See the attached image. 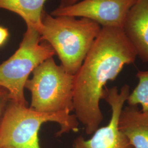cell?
I'll return each instance as SVG.
<instances>
[{
    "label": "cell",
    "mask_w": 148,
    "mask_h": 148,
    "mask_svg": "<svg viewBox=\"0 0 148 148\" xmlns=\"http://www.w3.org/2000/svg\"><path fill=\"white\" fill-rule=\"evenodd\" d=\"M137 54L122 28L101 27L79 71L75 75L74 111L86 134H93L103 119L100 101L105 87Z\"/></svg>",
    "instance_id": "cell-1"
},
{
    "label": "cell",
    "mask_w": 148,
    "mask_h": 148,
    "mask_svg": "<svg viewBox=\"0 0 148 148\" xmlns=\"http://www.w3.org/2000/svg\"><path fill=\"white\" fill-rule=\"evenodd\" d=\"M101 28L99 24L87 18L54 16L43 13L40 34L41 40L50 45L58 56L65 70L75 75Z\"/></svg>",
    "instance_id": "cell-2"
},
{
    "label": "cell",
    "mask_w": 148,
    "mask_h": 148,
    "mask_svg": "<svg viewBox=\"0 0 148 148\" xmlns=\"http://www.w3.org/2000/svg\"><path fill=\"white\" fill-rule=\"evenodd\" d=\"M47 122L60 125L58 136L78 131L79 120L69 112H37L11 100L0 127V148H41L38 132Z\"/></svg>",
    "instance_id": "cell-3"
},
{
    "label": "cell",
    "mask_w": 148,
    "mask_h": 148,
    "mask_svg": "<svg viewBox=\"0 0 148 148\" xmlns=\"http://www.w3.org/2000/svg\"><path fill=\"white\" fill-rule=\"evenodd\" d=\"M25 88L32 94L30 108L43 113L74 111L75 75L68 73L53 57L38 65Z\"/></svg>",
    "instance_id": "cell-4"
},
{
    "label": "cell",
    "mask_w": 148,
    "mask_h": 148,
    "mask_svg": "<svg viewBox=\"0 0 148 148\" xmlns=\"http://www.w3.org/2000/svg\"><path fill=\"white\" fill-rule=\"evenodd\" d=\"M41 42L39 32L27 26L18 49L0 64V87L8 91L11 101L22 106H27L24 88L29 76L38 65L56 54L50 45Z\"/></svg>",
    "instance_id": "cell-5"
},
{
    "label": "cell",
    "mask_w": 148,
    "mask_h": 148,
    "mask_svg": "<svg viewBox=\"0 0 148 148\" xmlns=\"http://www.w3.org/2000/svg\"><path fill=\"white\" fill-rule=\"evenodd\" d=\"M130 93V88L127 85L120 90L116 86L106 88L103 99L111 108L110 121L106 126L98 128L88 140L82 137L77 138L73 148H134L119 127L120 116Z\"/></svg>",
    "instance_id": "cell-6"
},
{
    "label": "cell",
    "mask_w": 148,
    "mask_h": 148,
    "mask_svg": "<svg viewBox=\"0 0 148 148\" xmlns=\"http://www.w3.org/2000/svg\"><path fill=\"white\" fill-rule=\"evenodd\" d=\"M137 1L81 0L72 5L60 6L51 15L85 18L101 27L123 28L129 11Z\"/></svg>",
    "instance_id": "cell-7"
},
{
    "label": "cell",
    "mask_w": 148,
    "mask_h": 148,
    "mask_svg": "<svg viewBox=\"0 0 148 148\" xmlns=\"http://www.w3.org/2000/svg\"><path fill=\"white\" fill-rule=\"evenodd\" d=\"M123 30L137 56L148 64V0H137L129 11Z\"/></svg>",
    "instance_id": "cell-8"
},
{
    "label": "cell",
    "mask_w": 148,
    "mask_h": 148,
    "mask_svg": "<svg viewBox=\"0 0 148 148\" xmlns=\"http://www.w3.org/2000/svg\"><path fill=\"white\" fill-rule=\"evenodd\" d=\"M119 127L133 148H148V111L139 110L138 106L123 108Z\"/></svg>",
    "instance_id": "cell-9"
},
{
    "label": "cell",
    "mask_w": 148,
    "mask_h": 148,
    "mask_svg": "<svg viewBox=\"0 0 148 148\" xmlns=\"http://www.w3.org/2000/svg\"><path fill=\"white\" fill-rule=\"evenodd\" d=\"M47 0H0V8L13 12L21 16L27 26L39 32L42 27L43 8Z\"/></svg>",
    "instance_id": "cell-10"
},
{
    "label": "cell",
    "mask_w": 148,
    "mask_h": 148,
    "mask_svg": "<svg viewBox=\"0 0 148 148\" xmlns=\"http://www.w3.org/2000/svg\"><path fill=\"white\" fill-rule=\"evenodd\" d=\"M138 84L130 93L128 106H141L142 111H148V70H139L136 74Z\"/></svg>",
    "instance_id": "cell-11"
},
{
    "label": "cell",
    "mask_w": 148,
    "mask_h": 148,
    "mask_svg": "<svg viewBox=\"0 0 148 148\" xmlns=\"http://www.w3.org/2000/svg\"><path fill=\"white\" fill-rule=\"evenodd\" d=\"M11 100L8 91L5 88L0 87V127L3 121L5 112Z\"/></svg>",
    "instance_id": "cell-12"
},
{
    "label": "cell",
    "mask_w": 148,
    "mask_h": 148,
    "mask_svg": "<svg viewBox=\"0 0 148 148\" xmlns=\"http://www.w3.org/2000/svg\"><path fill=\"white\" fill-rule=\"evenodd\" d=\"M9 35L7 29L0 27V47L2 46L7 41Z\"/></svg>",
    "instance_id": "cell-13"
},
{
    "label": "cell",
    "mask_w": 148,
    "mask_h": 148,
    "mask_svg": "<svg viewBox=\"0 0 148 148\" xmlns=\"http://www.w3.org/2000/svg\"><path fill=\"white\" fill-rule=\"evenodd\" d=\"M80 0H62V4L60 6L72 5L75 3L79 2Z\"/></svg>",
    "instance_id": "cell-14"
}]
</instances>
